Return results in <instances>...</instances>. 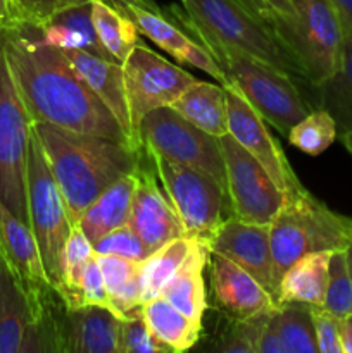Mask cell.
Masks as SVG:
<instances>
[{
	"instance_id": "30bf717a",
	"label": "cell",
	"mask_w": 352,
	"mask_h": 353,
	"mask_svg": "<svg viewBox=\"0 0 352 353\" xmlns=\"http://www.w3.org/2000/svg\"><path fill=\"white\" fill-rule=\"evenodd\" d=\"M138 138L147 154L199 169L226 188L219 138L193 126L171 107L148 112L138 128Z\"/></svg>"
},
{
	"instance_id": "5bb4252c",
	"label": "cell",
	"mask_w": 352,
	"mask_h": 353,
	"mask_svg": "<svg viewBox=\"0 0 352 353\" xmlns=\"http://www.w3.org/2000/svg\"><path fill=\"white\" fill-rule=\"evenodd\" d=\"M207 248L251 272L276 300L280 279L269 245V224L245 223L231 216L221 223Z\"/></svg>"
},
{
	"instance_id": "ab89813d",
	"label": "cell",
	"mask_w": 352,
	"mask_h": 353,
	"mask_svg": "<svg viewBox=\"0 0 352 353\" xmlns=\"http://www.w3.org/2000/svg\"><path fill=\"white\" fill-rule=\"evenodd\" d=\"M81 302L85 305L109 307V295H107L106 285H104L102 271L99 268L95 255L86 264L81 278Z\"/></svg>"
},
{
	"instance_id": "8992f818",
	"label": "cell",
	"mask_w": 352,
	"mask_h": 353,
	"mask_svg": "<svg viewBox=\"0 0 352 353\" xmlns=\"http://www.w3.org/2000/svg\"><path fill=\"white\" fill-rule=\"evenodd\" d=\"M28 224L37 238L38 250L52 288H61V255L72 230L64 199L45 159L37 133H31L26 162Z\"/></svg>"
},
{
	"instance_id": "e575fe53",
	"label": "cell",
	"mask_w": 352,
	"mask_h": 353,
	"mask_svg": "<svg viewBox=\"0 0 352 353\" xmlns=\"http://www.w3.org/2000/svg\"><path fill=\"white\" fill-rule=\"evenodd\" d=\"M273 310L248 319H235L233 326L228 330L216 348L226 353H257L259 338Z\"/></svg>"
},
{
	"instance_id": "b9f144b4",
	"label": "cell",
	"mask_w": 352,
	"mask_h": 353,
	"mask_svg": "<svg viewBox=\"0 0 352 353\" xmlns=\"http://www.w3.org/2000/svg\"><path fill=\"white\" fill-rule=\"evenodd\" d=\"M21 21L33 26H45L57 12V0H14Z\"/></svg>"
},
{
	"instance_id": "6da1fadb",
	"label": "cell",
	"mask_w": 352,
	"mask_h": 353,
	"mask_svg": "<svg viewBox=\"0 0 352 353\" xmlns=\"http://www.w3.org/2000/svg\"><path fill=\"white\" fill-rule=\"evenodd\" d=\"M3 48L33 123L131 145L113 112L76 72L62 50L41 40L40 28L21 23L3 31Z\"/></svg>"
},
{
	"instance_id": "816d5d0a",
	"label": "cell",
	"mask_w": 352,
	"mask_h": 353,
	"mask_svg": "<svg viewBox=\"0 0 352 353\" xmlns=\"http://www.w3.org/2000/svg\"><path fill=\"white\" fill-rule=\"evenodd\" d=\"M345 257H347V269H349V276H351V283H352V245H349L345 248Z\"/></svg>"
},
{
	"instance_id": "d590c367",
	"label": "cell",
	"mask_w": 352,
	"mask_h": 353,
	"mask_svg": "<svg viewBox=\"0 0 352 353\" xmlns=\"http://www.w3.org/2000/svg\"><path fill=\"white\" fill-rule=\"evenodd\" d=\"M97 255H116L133 262H144L152 255V250L130 230L128 224L116 228L93 245Z\"/></svg>"
},
{
	"instance_id": "3957f363",
	"label": "cell",
	"mask_w": 352,
	"mask_h": 353,
	"mask_svg": "<svg viewBox=\"0 0 352 353\" xmlns=\"http://www.w3.org/2000/svg\"><path fill=\"white\" fill-rule=\"evenodd\" d=\"M168 12L169 19L178 23L185 33L195 37L197 41L214 55L230 81L238 86L266 123L276 128L280 133L289 134L290 130L311 112L299 88L292 81V74L240 48L226 45L197 24L185 9L171 6Z\"/></svg>"
},
{
	"instance_id": "ee69618b",
	"label": "cell",
	"mask_w": 352,
	"mask_h": 353,
	"mask_svg": "<svg viewBox=\"0 0 352 353\" xmlns=\"http://www.w3.org/2000/svg\"><path fill=\"white\" fill-rule=\"evenodd\" d=\"M257 353H285L282 338H280L278 324H276L275 319V310L269 316L268 323H266L264 330L261 333V338H259Z\"/></svg>"
},
{
	"instance_id": "7dc6e473",
	"label": "cell",
	"mask_w": 352,
	"mask_h": 353,
	"mask_svg": "<svg viewBox=\"0 0 352 353\" xmlns=\"http://www.w3.org/2000/svg\"><path fill=\"white\" fill-rule=\"evenodd\" d=\"M340 17L344 30L352 34V0H330Z\"/></svg>"
},
{
	"instance_id": "603a6c76",
	"label": "cell",
	"mask_w": 352,
	"mask_h": 353,
	"mask_svg": "<svg viewBox=\"0 0 352 353\" xmlns=\"http://www.w3.org/2000/svg\"><path fill=\"white\" fill-rule=\"evenodd\" d=\"M169 107L193 126L200 128L213 137L219 138L230 133L226 92L223 85L195 79Z\"/></svg>"
},
{
	"instance_id": "74e56055",
	"label": "cell",
	"mask_w": 352,
	"mask_h": 353,
	"mask_svg": "<svg viewBox=\"0 0 352 353\" xmlns=\"http://www.w3.org/2000/svg\"><path fill=\"white\" fill-rule=\"evenodd\" d=\"M314 330H316L317 352L344 353L340 343V319L323 307L311 305Z\"/></svg>"
},
{
	"instance_id": "44dd1931",
	"label": "cell",
	"mask_w": 352,
	"mask_h": 353,
	"mask_svg": "<svg viewBox=\"0 0 352 353\" xmlns=\"http://www.w3.org/2000/svg\"><path fill=\"white\" fill-rule=\"evenodd\" d=\"M335 250L313 252L293 262L280 279L276 303H306L321 307L330 276V261Z\"/></svg>"
},
{
	"instance_id": "8fae6325",
	"label": "cell",
	"mask_w": 352,
	"mask_h": 353,
	"mask_svg": "<svg viewBox=\"0 0 352 353\" xmlns=\"http://www.w3.org/2000/svg\"><path fill=\"white\" fill-rule=\"evenodd\" d=\"M123 74L131 126L137 138L141 119L148 112L171 105L197 79L188 71L145 47L141 41L124 59Z\"/></svg>"
},
{
	"instance_id": "2e32d148",
	"label": "cell",
	"mask_w": 352,
	"mask_h": 353,
	"mask_svg": "<svg viewBox=\"0 0 352 353\" xmlns=\"http://www.w3.org/2000/svg\"><path fill=\"white\" fill-rule=\"evenodd\" d=\"M0 255L26 288L33 305L54 292L30 224L0 202Z\"/></svg>"
},
{
	"instance_id": "d6986e66",
	"label": "cell",
	"mask_w": 352,
	"mask_h": 353,
	"mask_svg": "<svg viewBox=\"0 0 352 353\" xmlns=\"http://www.w3.org/2000/svg\"><path fill=\"white\" fill-rule=\"evenodd\" d=\"M68 57L72 68L79 76L85 79L86 85L93 90L97 97L106 103L107 109L113 112L116 121L119 123L121 130L124 131L126 138L135 148H144L135 134L130 119V109H128L126 86H124L123 64L110 59L99 57L79 48H69L62 50Z\"/></svg>"
},
{
	"instance_id": "ac0fdd59",
	"label": "cell",
	"mask_w": 352,
	"mask_h": 353,
	"mask_svg": "<svg viewBox=\"0 0 352 353\" xmlns=\"http://www.w3.org/2000/svg\"><path fill=\"white\" fill-rule=\"evenodd\" d=\"M121 319L109 307L68 309L59 319V352L119 353Z\"/></svg>"
},
{
	"instance_id": "5b68a950",
	"label": "cell",
	"mask_w": 352,
	"mask_h": 353,
	"mask_svg": "<svg viewBox=\"0 0 352 353\" xmlns=\"http://www.w3.org/2000/svg\"><path fill=\"white\" fill-rule=\"evenodd\" d=\"M179 2L185 12L197 24L226 45L240 48L289 74L302 76L300 64L278 31L271 24L248 12L237 0H179Z\"/></svg>"
},
{
	"instance_id": "277c9868",
	"label": "cell",
	"mask_w": 352,
	"mask_h": 353,
	"mask_svg": "<svg viewBox=\"0 0 352 353\" xmlns=\"http://www.w3.org/2000/svg\"><path fill=\"white\" fill-rule=\"evenodd\" d=\"M269 245L278 279L300 257L313 252L345 250L352 245V217L342 216L302 185L285 192L269 223Z\"/></svg>"
},
{
	"instance_id": "7c38bea8",
	"label": "cell",
	"mask_w": 352,
	"mask_h": 353,
	"mask_svg": "<svg viewBox=\"0 0 352 353\" xmlns=\"http://www.w3.org/2000/svg\"><path fill=\"white\" fill-rule=\"evenodd\" d=\"M226 172V193L237 219L269 224L285 199L271 176L230 133L219 137Z\"/></svg>"
},
{
	"instance_id": "681fc988",
	"label": "cell",
	"mask_w": 352,
	"mask_h": 353,
	"mask_svg": "<svg viewBox=\"0 0 352 353\" xmlns=\"http://www.w3.org/2000/svg\"><path fill=\"white\" fill-rule=\"evenodd\" d=\"M92 0H57V10L68 9V7L81 6V3H90Z\"/></svg>"
},
{
	"instance_id": "d6a6232c",
	"label": "cell",
	"mask_w": 352,
	"mask_h": 353,
	"mask_svg": "<svg viewBox=\"0 0 352 353\" xmlns=\"http://www.w3.org/2000/svg\"><path fill=\"white\" fill-rule=\"evenodd\" d=\"M289 143L307 155H321L333 145L338 137L335 117L326 109L313 110L290 130Z\"/></svg>"
},
{
	"instance_id": "4fadbf2b",
	"label": "cell",
	"mask_w": 352,
	"mask_h": 353,
	"mask_svg": "<svg viewBox=\"0 0 352 353\" xmlns=\"http://www.w3.org/2000/svg\"><path fill=\"white\" fill-rule=\"evenodd\" d=\"M228 107V131L231 137L268 171L282 192L302 185L290 168L278 141L271 137L266 121L252 107L233 81L224 85Z\"/></svg>"
},
{
	"instance_id": "cb8c5ba5",
	"label": "cell",
	"mask_w": 352,
	"mask_h": 353,
	"mask_svg": "<svg viewBox=\"0 0 352 353\" xmlns=\"http://www.w3.org/2000/svg\"><path fill=\"white\" fill-rule=\"evenodd\" d=\"M104 285L109 295V309L121 321L141 316V262L116 255H97Z\"/></svg>"
},
{
	"instance_id": "52a82bcc",
	"label": "cell",
	"mask_w": 352,
	"mask_h": 353,
	"mask_svg": "<svg viewBox=\"0 0 352 353\" xmlns=\"http://www.w3.org/2000/svg\"><path fill=\"white\" fill-rule=\"evenodd\" d=\"M33 119L7 64L0 34V202L28 223L26 162Z\"/></svg>"
},
{
	"instance_id": "7402d4cb",
	"label": "cell",
	"mask_w": 352,
	"mask_h": 353,
	"mask_svg": "<svg viewBox=\"0 0 352 353\" xmlns=\"http://www.w3.org/2000/svg\"><path fill=\"white\" fill-rule=\"evenodd\" d=\"M135 190V172L123 176L107 186L85 209L76 226L83 231L86 240L95 245L100 238L116 228L128 224L131 199Z\"/></svg>"
},
{
	"instance_id": "4dcf8cb0",
	"label": "cell",
	"mask_w": 352,
	"mask_h": 353,
	"mask_svg": "<svg viewBox=\"0 0 352 353\" xmlns=\"http://www.w3.org/2000/svg\"><path fill=\"white\" fill-rule=\"evenodd\" d=\"M285 353H320L311 305L306 303H280L275 309Z\"/></svg>"
},
{
	"instance_id": "d4e9b609",
	"label": "cell",
	"mask_w": 352,
	"mask_h": 353,
	"mask_svg": "<svg viewBox=\"0 0 352 353\" xmlns=\"http://www.w3.org/2000/svg\"><path fill=\"white\" fill-rule=\"evenodd\" d=\"M209 255V248L197 241L185 264L178 269V272L173 276L171 281L164 286L162 293L159 295L168 300L171 305H175L179 312L199 324H202L204 312L207 309L204 268H206Z\"/></svg>"
},
{
	"instance_id": "bcb514c9",
	"label": "cell",
	"mask_w": 352,
	"mask_h": 353,
	"mask_svg": "<svg viewBox=\"0 0 352 353\" xmlns=\"http://www.w3.org/2000/svg\"><path fill=\"white\" fill-rule=\"evenodd\" d=\"M237 2L240 3L242 7H245V9H247L248 12L254 14L255 17H259V19L264 21V23L271 24V26L275 28L276 31H278V28H276L275 17H273V14L269 12L268 7H266L264 3L261 2V0H237Z\"/></svg>"
},
{
	"instance_id": "f1b7e54d",
	"label": "cell",
	"mask_w": 352,
	"mask_h": 353,
	"mask_svg": "<svg viewBox=\"0 0 352 353\" xmlns=\"http://www.w3.org/2000/svg\"><path fill=\"white\" fill-rule=\"evenodd\" d=\"M95 255L93 245L86 240L78 226H72L61 255V288L59 296L68 309H79L81 302V278L86 264Z\"/></svg>"
},
{
	"instance_id": "f35d334b",
	"label": "cell",
	"mask_w": 352,
	"mask_h": 353,
	"mask_svg": "<svg viewBox=\"0 0 352 353\" xmlns=\"http://www.w3.org/2000/svg\"><path fill=\"white\" fill-rule=\"evenodd\" d=\"M175 59L179 64H188L200 69V71H204L206 74H209L211 78L216 79L219 85L224 86L230 83V78H228L226 72L221 69V65L217 64L214 55L211 54L200 41L193 40V38L190 40V43L186 45L185 48H182V50L175 55Z\"/></svg>"
},
{
	"instance_id": "e0dca14e",
	"label": "cell",
	"mask_w": 352,
	"mask_h": 353,
	"mask_svg": "<svg viewBox=\"0 0 352 353\" xmlns=\"http://www.w3.org/2000/svg\"><path fill=\"white\" fill-rule=\"evenodd\" d=\"M211 285L221 309L233 319H248L278 307L275 296L248 271L223 255L211 254Z\"/></svg>"
},
{
	"instance_id": "1f68e13d",
	"label": "cell",
	"mask_w": 352,
	"mask_h": 353,
	"mask_svg": "<svg viewBox=\"0 0 352 353\" xmlns=\"http://www.w3.org/2000/svg\"><path fill=\"white\" fill-rule=\"evenodd\" d=\"M320 88L324 90L328 112L335 117L342 133L352 128V34L344 30L340 69Z\"/></svg>"
},
{
	"instance_id": "4316f807",
	"label": "cell",
	"mask_w": 352,
	"mask_h": 353,
	"mask_svg": "<svg viewBox=\"0 0 352 353\" xmlns=\"http://www.w3.org/2000/svg\"><path fill=\"white\" fill-rule=\"evenodd\" d=\"M92 21L100 43L116 62L123 64L131 48L140 43V31L126 12L107 0H92Z\"/></svg>"
},
{
	"instance_id": "f6af8a7d",
	"label": "cell",
	"mask_w": 352,
	"mask_h": 353,
	"mask_svg": "<svg viewBox=\"0 0 352 353\" xmlns=\"http://www.w3.org/2000/svg\"><path fill=\"white\" fill-rule=\"evenodd\" d=\"M21 23L23 21H21L19 14H17L14 0H0V34Z\"/></svg>"
},
{
	"instance_id": "ba28073f",
	"label": "cell",
	"mask_w": 352,
	"mask_h": 353,
	"mask_svg": "<svg viewBox=\"0 0 352 353\" xmlns=\"http://www.w3.org/2000/svg\"><path fill=\"white\" fill-rule=\"evenodd\" d=\"M147 155L154 165L155 176L161 179L162 190L182 221L185 236L195 238L209 247L217 228L224 221L226 188L199 169L176 164L157 155Z\"/></svg>"
},
{
	"instance_id": "8d00e7d4",
	"label": "cell",
	"mask_w": 352,
	"mask_h": 353,
	"mask_svg": "<svg viewBox=\"0 0 352 353\" xmlns=\"http://www.w3.org/2000/svg\"><path fill=\"white\" fill-rule=\"evenodd\" d=\"M173 352L154 336L144 317L121 321L119 353H168Z\"/></svg>"
},
{
	"instance_id": "7bdbcfd3",
	"label": "cell",
	"mask_w": 352,
	"mask_h": 353,
	"mask_svg": "<svg viewBox=\"0 0 352 353\" xmlns=\"http://www.w3.org/2000/svg\"><path fill=\"white\" fill-rule=\"evenodd\" d=\"M261 2L273 14V17L276 21V28H278V33L282 37L283 31L289 30L293 24V21H295V9H293L292 0H261Z\"/></svg>"
},
{
	"instance_id": "484cf974",
	"label": "cell",
	"mask_w": 352,
	"mask_h": 353,
	"mask_svg": "<svg viewBox=\"0 0 352 353\" xmlns=\"http://www.w3.org/2000/svg\"><path fill=\"white\" fill-rule=\"evenodd\" d=\"M141 317L154 336L173 352L190 350L200 338L202 324L186 317L162 296L145 302L141 305Z\"/></svg>"
},
{
	"instance_id": "9c48e42d",
	"label": "cell",
	"mask_w": 352,
	"mask_h": 353,
	"mask_svg": "<svg viewBox=\"0 0 352 353\" xmlns=\"http://www.w3.org/2000/svg\"><path fill=\"white\" fill-rule=\"evenodd\" d=\"M295 21L283 41L295 55L302 78L320 88L340 69L344 24L330 0H292Z\"/></svg>"
},
{
	"instance_id": "c3c4849f",
	"label": "cell",
	"mask_w": 352,
	"mask_h": 353,
	"mask_svg": "<svg viewBox=\"0 0 352 353\" xmlns=\"http://www.w3.org/2000/svg\"><path fill=\"white\" fill-rule=\"evenodd\" d=\"M340 343L342 352L352 353V314L340 319Z\"/></svg>"
},
{
	"instance_id": "7a4b0ae2",
	"label": "cell",
	"mask_w": 352,
	"mask_h": 353,
	"mask_svg": "<svg viewBox=\"0 0 352 353\" xmlns=\"http://www.w3.org/2000/svg\"><path fill=\"white\" fill-rule=\"evenodd\" d=\"M33 130L61 190L72 226L107 186L137 171L144 152V148L75 133L47 123H33Z\"/></svg>"
},
{
	"instance_id": "f546056e",
	"label": "cell",
	"mask_w": 352,
	"mask_h": 353,
	"mask_svg": "<svg viewBox=\"0 0 352 353\" xmlns=\"http://www.w3.org/2000/svg\"><path fill=\"white\" fill-rule=\"evenodd\" d=\"M113 6L126 12L137 24L140 34L154 41L161 50L168 52L171 57H175L192 40L188 38V33H185L178 24H173L171 19H166L157 9H148L135 2H116Z\"/></svg>"
},
{
	"instance_id": "f907efd6",
	"label": "cell",
	"mask_w": 352,
	"mask_h": 353,
	"mask_svg": "<svg viewBox=\"0 0 352 353\" xmlns=\"http://www.w3.org/2000/svg\"><path fill=\"white\" fill-rule=\"evenodd\" d=\"M340 140H342V143H344L345 150L352 155V128L351 130L344 131V133L340 134Z\"/></svg>"
},
{
	"instance_id": "ffe728a7",
	"label": "cell",
	"mask_w": 352,
	"mask_h": 353,
	"mask_svg": "<svg viewBox=\"0 0 352 353\" xmlns=\"http://www.w3.org/2000/svg\"><path fill=\"white\" fill-rule=\"evenodd\" d=\"M33 323V302L0 255V353H21L28 327Z\"/></svg>"
},
{
	"instance_id": "83f0119b",
	"label": "cell",
	"mask_w": 352,
	"mask_h": 353,
	"mask_svg": "<svg viewBox=\"0 0 352 353\" xmlns=\"http://www.w3.org/2000/svg\"><path fill=\"white\" fill-rule=\"evenodd\" d=\"M195 245V238L178 236L152 252L150 257L141 262V300L144 303L161 295L164 286L185 264Z\"/></svg>"
},
{
	"instance_id": "9a60e30c",
	"label": "cell",
	"mask_w": 352,
	"mask_h": 353,
	"mask_svg": "<svg viewBox=\"0 0 352 353\" xmlns=\"http://www.w3.org/2000/svg\"><path fill=\"white\" fill-rule=\"evenodd\" d=\"M128 226L152 252L175 238L185 236L182 221L166 192L159 186L155 171L145 168V155H141L140 164L135 171V190Z\"/></svg>"
},
{
	"instance_id": "60d3db41",
	"label": "cell",
	"mask_w": 352,
	"mask_h": 353,
	"mask_svg": "<svg viewBox=\"0 0 352 353\" xmlns=\"http://www.w3.org/2000/svg\"><path fill=\"white\" fill-rule=\"evenodd\" d=\"M41 40L47 45L59 48V50H69V48H79V50L90 52L88 40L85 34L72 28L61 23H48L40 28Z\"/></svg>"
},
{
	"instance_id": "836d02e7",
	"label": "cell",
	"mask_w": 352,
	"mask_h": 353,
	"mask_svg": "<svg viewBox=\"0 0 352 353\" xmlns=\"http://www.w3.org/2000/svg\"><path fill=\"white\" fill-rule=\"evenodd\" d=\"M321 307L337 316L338 319L352 314V283L349 276L345 250H335L331 254L328 288Z\"/></svg>"
}]
</instances>
